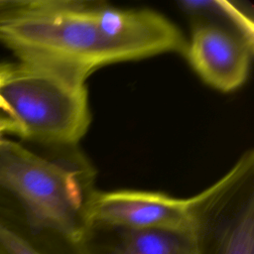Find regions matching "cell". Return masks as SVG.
I'll use <instances>...</instances> for the list:
<instances>
[{"label": "cell", "instance_id": "obj_9", "mask_svg": "<svg viewBox=\"0 0 254 254\" xmlns=\"http://www.w3.org/2000/svg\"><path fill=\"white\" fill-rule=\"evenodd\" d=\"M181 9L193 20H203L226 27L254 43V24L241 8L224 0H188L179 2Z\"/></svg>", "mask_w": 254, "mask_h": 254}, {"label": "cell", "instance_id": "obj_7", "mask_svg": "<svg viewBox=\"0 0 254 254\" xmlns=\"http://www.w3.org/2000/svg\"><path fill=\"white\" fill-rule=\"evenodd\" d=\"M81 254H197L192 229H129L89 225Z\"/></svg>", "mask_w": 254, "mask_h": 254}, {"label": "cell", "instance_id": "obj_6", "mask_svg": "<svg viewBox=\"0 0 254 254\" xmlns=\"http://www.w3.org/2000/svg\"><path fill=\"white\" fill-rule=\"evenodd\" d=\"M197 254H254V198L214 199L196 215Z\"/></svg>", "mask_w": 254, "mask_h": 254}, {"label": "cell", "instance_id": "obj_4", "mask_svg": "<svg viewBox=\"0 0 254 254\" xmlns=\"http://www.w3.org/2000/svg\"><path fill=\"white\" fill-rule=\"evenodd\" d=\"M212 192V185L190 197L139 190H95L87 204L89 225L129 229H192L194 219Z\"/></svg>", "mask_w": 254, "mask_h": 254}, {"label": "cell", "instance_id": "obj_3", "mask_svg": "<svg viewBox=\"0 0 254 254\" xmlns=\"http://www.w3.org/2000/svg\"><path fill=\"white\" fill-rule=\"evenodd\" d=\"M85 81L51 66L18 62L1 94L22 127L23 138L73 146L91 121Z\"/></svg>", "mask_w": 254, "mask_h": 254}, {"label": "cell", "instance_id": "obj_2", "mask_svg": "<svg viewBox=\"0 0 254 254\" xmlns=\"http://www.w3.org/2000/svg\"><path fill=\"white\" fill-rule=\"evenodd\" d=\"M87 175L14 141L0 146V190L18 203L46 254H81L93 191Z\"/></svg>", "mask_w": 254, "mask_h": 254}, {"label": "cell", "instance_id": "obj_11", "mask_svg": "<svg viewBox=\"0 0 254 254\" xmlns=\"http://www.w3.org/2000/svg\"><path fill=\"white\" fill-rule=\"evenodd\" d=\"M5 133L15 134L23 138V129L21 125L7 115H0V146H2L7 140L4 138Z\"/></svg>", "mask_w": 254, "mask_h": 254}, {"label": "cell", "instance_id": "obj_8", "mask_svg": "<svg viewBox=\"0 0 254 254\" xmlns=\"http://www.w3.org/2000/svg\"><path fill=\"white\" fill-rule=\"evenodd\" d=\"M0 254H46L18 203L0 190Z\"/></svg>", "mask_w": 254, "mask_h": 254}, {"label": "cell", "instance_id": "obj_5", "mask_svg": "<svg viewBox=\"0 0 254 254\" xmlns=\"http://www.w3.org/2000/svg\"><path fill=\"white\" fill-rule=\"evenodd\" d=\"M254 43L213 22L193 20L184 55L199 77L211 87L229 92L247 79Z\"/></svg>", "mask_w": 254, "mask_h": 254}, {"label": "cell", "instance_id": "obj_1", "mask_svg": "<svg viewBox=\"0 0 254 254\" xmlns=\"http://www.w3.org/2000/svg\"><path fill=\"white\" fill-rule=\"evenodd\" d=\"M0 43L19 59L83 80L99 67L185 52L181 30L145 8L84 1L0 0Z\"/></svg>", "mask_w": 254, "mask_h": 254}, {"label": "cell", "instance_id": "obj_10", "mask_svg": "<svg viewBox=\"0 0 254 254\" xmlns=\"http://www.w3.org/2000/svg\"><path fill=\"white\" fill-rule=\"evenodd\" d=\"M17 68V64L8 63V62H0V110L4 112L8 117L14 119L16 121L15 114L7 101L1 94V89L12 79L15 74Z\"/></svg>", "mask_w": 254, "mask_h": 254}]
</instances>
